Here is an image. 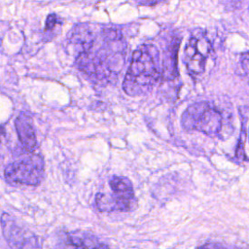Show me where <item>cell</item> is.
I'll return each mask as SVG.
<instances>
[{"instance_id":"obj_13","label":"cell","mask_w":249,"mask_h":249,"mask_svg":"<svg viewBox=\"0 0 249 249\" xmlns=\"http://www.w3.org/2000/svg\"><path fill=\"white\" fill-rule=\"evenodd\" d=\"M4 136H5V129H4V127L0 126V142L2 141Z\"/></svg>"},{"instance_id":"obj_10","label":"cell","mask_w":249,"mask_h":249,"mask_svg":"<svg viewBox=\"0 0 249 249\" xmlns=\"http://www.w3.org/2000/svg\"><path fill=\"white\" fill-rule=\"evenodd\" d=\"M240 63L242 68L249 74V52L242 53L240 57Z\"/></svg>"},{"instance_id":"obj_7","label":"cell","mask_w":249,"mask_h":249,"mask_svg":"<svg viewBox=\"0 0 249 249\" xmlns=\"http://www.w3.org/2000/svg\"><path fill=\"white\" fill-rule=\"evenodd\" d=\"M1 226L4 237L14 249H40L37 237L22 231L8 213L1 216Z\"/></svg>"},{"instance_id":"obj_6","label":"cell","mask_w":249,"mask_h":249,"mask_svg":"<svg viewBox=\"0 0 249 249\" xmlns=\"http://www.w3.org/2000/svg\"><path fill=\"white\" fill-rule=\"evenodd\" d=\"M210 52L211 43L205 32L198 31L191 36L186 45L183 56L190 76L196 77L204 71Z\"/></svg>"},{"instance_id":"obj_5","label":"cell","mask_w":249,"mask_h":249,"mask_svg":"<svg viewBox=\"0 0 249 249\" xmlns=\"http://www.w3.org/2000/svg\"><path fill=\"white\" fill-rule=\"evenodd\" d=\"M4 176L13 185H39L44 176V160L40 155H30L9 163L4 170Z\"/></svg>"},{"instance_id":"obj_3","label":"cell","mask_w":249,"mask_h":249,"mask_svg":"<svg viewBox=\"0 0 249 249\" xmlns=\"http://www.w3.org/2000/svg\"><path fill=\"white\" fill-rule=\"evenodd\" d=\"M181 124L188 131L196 130L209 136H216L222 129L223 116L211 103L200 101L190 105L184 111Z\"/></svg>"},{"instance_id":"obj_9","label":"cell","mask_w":249,"mask_h":249,"mask_svg":"<svg viewBox=\"0 0 249 249\" xmlns=\"http://www.w3.org/2000/svg\"><path fill=\"white\" fill-rule=\"evenodd\" d=\"M58 23H59V18H58L55 15H53V14L50 15V16L48 17V18H47V21H46V28H45V31H46V32L52 31Z\"/></svg>"},{"instance_id":"obj_4","label":"cell","mask_w":249,"mask_h":249,"mask_svg":"<svg viewBox=\"0 0 249 249\" xmlns=\"http://www.w3.org/2000/svg\"><path fill=\"white\" fill-rule=\"evenodd\" d=\"M111 193H98L95 196L96 207L101 212H125L134 202V191L130 180L124 176H113L109 180Z\"/></svg>"},{"instance_id":"obj_2","label":"cell","mask_w":249,"mask_h":249,"mask_svg":"<svg viewBox=\"0 0 249 249\" xmlns=\"http://www.w3.org/2000/svg\"><path fill=\"white\" fill-rule=\"evenodd\" d=\"M161 77L160 53L154 45L145 44L132 53L123 89L130 96L142 95L150 91Z\"/></svg>"},{"instance_id":"obj_12","label":"cell","mask_w":249,"mask_h":249,"mask_svg":"<svg viewBox=\"0 0 249 249\" xmlns=\"http://www.w3.org/2000/svg\"><path fill=\"white\" fill-rule=\"evenodd\" d=\"M86 249H109V247L103 243H99V242H96L95 244L91 245V246H89L87 247Z\"/></svg>"},{"instance_id":"obj_8","label":"cell","mask_w":249,"mask_h":249,"mask_svg":"<svg viewBox=\"0 0 249 249\" xmlns=\"http://www.w3.org/2000/svg\"><path fill=\"white\" fill-rule=\"evenodd\" d=\"M15 126L23 149L28 153L32 152L36 147L37 140L31 117L26 113H20L15 121Z\"/></svg>"},{"instance_id":"obj_1","label":"cell","mask_w":249,"mask_h":249,"mask_svg":"<svg viewBox=\"0 0 249 249\" xmlns=\"http://www.w3.org/2000/svg\"><path fill=\"white\" fill-rule=\"evenodd\" d=\"M71 44L77 49L76 65L90 79L110 83L117 79L125 61L126 43L114 28L92 30L79 24L71 30Z\"/></svg>"},{"instance_id":"obj_11","label":"cell","mask_w":249,"mask_h":249,"mask_svg":"<svg viewBox=\"0 0 249 249\" xmlns=\"http://www.w3.org/2000/svg\"><path fill=\"white\" fill-rule=\"evenodd\" d=\"M197 249H225L222 245L218 244V243H213V242H209V243H205L203 245H201L200 247H198Z\"/></svg>"}]
</instances>
